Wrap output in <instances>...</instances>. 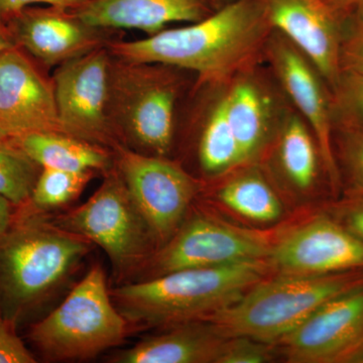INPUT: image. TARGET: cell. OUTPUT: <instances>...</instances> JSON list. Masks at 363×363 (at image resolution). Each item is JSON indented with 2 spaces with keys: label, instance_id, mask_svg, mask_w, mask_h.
Instances as JSON below:
<instances>
[{
  "label": "cell",
  "instance_id": "obj_1",
  "mask_svg": "<svg viewBox=\"0 0 363 363\" xmlns=\"http://www.w3.org/2000/svg\"><path fill=\"white\" fill-rule=\"evenodd\" d=\"M272 28L262 0H233L204 20L143 40L112 43L124 63L194 71L201 82L225 86L264 54Z\"/></svg>",
  "mask_w": 363,
  "mask_h": 363
},
{
  "label": "cell",
  "instance_id": "obj_2",
  "mask_svg": "<svg viewBox=\"0 0 363 363\" xmlns=\"http://www.w3.org/2000/svg\"><path fill=\"white\" fill-rule=\"evenodd\" d=\"M16 208L0 236V318L14 326L59 290L93 245L43 212Z\"/></svg>",
  "mask_w": 363,
  "mask_h": 363
},
{
  "label": "cell",
  "instance_id": "obj_3",
  "mask_svg": "<svg viewBox=\"0 0 363 363\" xmlns=\"http://www.w3.org/2000/svg\"><path fill=\"white\" fill-rule=\"evenodd\" d=\"M269 267L267 259H260L180 269L117 286L111 298L130 325L171 328L205 321L233 304L266 278Z\"/></svg>",
  "mask_w": 363,
  "mask_h": 363
},
{
  "label": "cell",
  "instance_id": "obj_4",
  "mask_svg": "<svg viewBox=\"0 0 363 363\" xmlns=\"http://www.w3.org/2000/svg\"><path fill=\"white\" fill-rule=\"evenodd\" d=\"M363 285V269L327 274H281L262 279L205 321L227 337L278 343L333 298Z\"/></svg>",
  "mask_w": 363,
  "mask_h": 363
},
{
  "label": "cell",
  "instance_id": "obj_5",
  "mask_svg": "<svg viewBox=\"0 0 363 363\" xmlns=\"http://www.w3.org/2000/svg\"><path fill=\"white\" fill-rule=\"evenodd\" d=\"M128 329L104 269L94 264L54 311L33 324L28 337L45 359L80 362L118 346Z\"/></svg>",
  "mask_w": 363,
  "mask_h": 363
},
{
  "label": "cell",
  "instance_id": "obj_6",
  "mask_svg": "<svg viewBox=\"0 0 363 363\" xmlns=\"http://www.w3.org/2000/svg\"><path fill=\"white\" fill-rule=\"evenodd\" d=\"M52 222L101 247L118 278H133L157 250L150 227L117 169L87 201Z\"/></svg>",
  "mask_w": 363,
  "mask_h": 363
},
{
  "label": "cell",
  "instance_id": "obj_7",
  "mask_svg": "<svg viewBox=\"0 0 363 363\" xmlns=\"http://www.w3.org/2000/svg\"><path fill=\"white\" fill-rule=\"evenodd\" d=\"M271 248L257 234L206 215H196L183 222L173 238L157 248L135 277L140 274L136 281H143L180 269L267 259Z\"/></svg>",
  "mask_w": 363,
  "mask_h": 363
},
{
  "label": "cell",
  "instance_id": "obj_8",
  "mask_svg": "<svg viewBox=\"0 0 363 363\" xmlns=\"http://www.w3.org/2000/svg\"><path fill=\"white\" fill-rule=\"evenodd\" d=\"M116 164L157 248L162 247L185 221L197 182L164 157L145 156L121 145L116 147Z\"/></svg>",
  "mask_w": 363,
  "mask_h": 363
},
{
  "label": "cell",
  "instance_id": "obj_9",
  "mask_svg": "<svg viewBox=\"0 0 363 363\" xmlns=\"http://www.w3.org/2000/svg\"><path fill=\"white\" fill-rule=\"evenodd\" d=\"M264 55L296 111L314 133L325 174L334 192H338L341 173L333 145L335 126L330 87L306 55L277 30L269 35Z\"/></svg>",
  "mask_w": 363,
  "mask_h": 363
},
{
  "label": "cell",
  "instance_id": "obj_10",
  "mask_svg": "<svg viewBox=\"0 0 363 363\" xmlns=\"http://www.w3.org/2000/svg\"><path fill=\"white\" fill-rule=\"evenodd\" d=\"M108 52L101 48L62 64L52 79L60 124L65 135L104 145L112 143L108 116Z\"/></svg>",
  "mask_w": 363,
  "mask_h": 363
},
{
  "label": "cell",
  "instance_id": "obj_11",
  "mask_svg": "<svg viewBox=\"0 0 363 363\" xmlns=\"http://www.w3.org/2000/svg\"><path fill=\"white\" fill-rule=\"evenodd\" d=\"M0 125L11 142L32 133H64L52 80L16 45L0 52Z\"/></svg>",
  "mask_w": 363,
  "mask_h": 363
},
{
  "label": "cell",
  "instance_id": "obj_12",
  "mask_svg": "<svg viewBox=\"0 0 363 363\" xmlns=\"http://www.w3.org/2000/svg\"><path fill=\"white\" fill-rule=\"evenodd\" d=\"M128 64L116 88L124 126L138 145L166 157L173 143L177 85L150 64Z\"/></svg>",
  "mask_w": 363,
  "mask_h": 363
},
{
  "label": "cell",
  "instance_id": "obj_13",
  "mask_svg": "<svg viewBox=\"0 0 363 363\" xmlns=\"http://www.w3.org/2000/svg\"><path fill=\"white\" fill-rule=\"evenodd\" d=\"M278 343L291 362L347 363L363 344V285L322 306Z\"/></svg>",
  "mask_w": 363,
  "mask_h": 363
},
{
  "label": "cell",
  "instance_id": "obj_14",
  "mask_svg": "<svg viewBox=\"0 0 363 363\" xmlns=\"http://www.w3.org/2000/svg\"><path fill=\"white\" fill-rule=\"evenodd\" d=\"M269 266L281 274H327L363 269V241L331 215L286 234L271 248Z\"/></svg>",
  "mask_w": 363,
  "mask_h": 363
},
{
  "label": "cell",
  "instance_id": "obj_15",
  "mask_svg": "<svg viewBox=\"0 0 363 363\" xmlns=\"http://www.w3.org/2000/svg\"><path fill=\"white\" fill-rule=\"evenodd\" d=\"M267 20L316 66L330 89L340 77L343 20L324 0H262Z\"/></svg>",
  "mask_w": 363,
  "mask_h": 363
},
{
  "label": "cell",
  "instance_id": "obj_16",
  "mask_svg": "<svg viewBox=\"0 0 363 363\" xmlns=\"http://www.w3.org/2000/svg\"><path fill=\"white\" fill-rule=\"evenodd\" d=\"M13 45L44 63L54 66L83 56L99 45L98 30L65 7L28 6L7 23Z\"/></svg>",
  "mask_w": 363,
  "mask_h": 363
},
{
  "label": "cell",
  "instance_id": "obj_17",
  "mask_svg": "<svg viewBox=\"0 0 363 363\" xmlns=\"http://www.w3.org/2000/svg\"><path fill=\"white\" fill-rule=\"evenodd\" d=\"M221 6L218 0H87L73 13L92 28L140 30L152 35L171 23L204 20Z\"/></svg>",
  "mask_w": 363,
  "mask_h": 363
},
{
  "label": "cell",
  "instance_id": "obj_18",
  "mask_svg": "<svg viewBox=\"0 0 363 363\" xmlns=\"http://www.w3.org/2000/svg\"><path fill=\"white\" fill-rule=\"evenodd\" d=\"M221 96L247 166L271 147L284 112L277 108L271 93L250 70L234 77Z\"/></svg>",
  "mask_w": 363,
  "mask_h": 363
},
{
  "label": "cell",
  "instance_id": "obj_19",
  "mask_svg": "<svg viewBox=\"0 0 363 363\" xmlns=\"http://www.w3.org/2000/svg\"><path fill=\"white\" fill-rule=\"evenodd\" d=\"M213 324L188 322L117 353L113 363H217L227 340Z\"/></svg>",
  "mask_w": 363,
  "mask_h": 363
},
{
  "label": "cell",
  "instance_id": "obj_20",
  "mask_svg": "<svg viewBox=\"0 0 363 363\" xmlns=\"http://www.w3.org/2000/svg\"><path fill=\"white\" fill-rule=\"evenodd\" d=\"M271 145L286 183L297 192L312 191L324 169L323 161L314 133L297 111H284Z\"/></svg>",
  "mask_w": 363,
  "mask_h": 363
},
{
  "label": "cell",
  "instance_id": "obj_21",
  "mask_svg": "<svg viewBox=\"0 0 363 363\" xmlns=\"http://www.w3.org/2000/svg\"><path fill=\"white\" fill-rule=\"evenodd\" d=\"M11 143L40 168L95 172L109 166V156L100 145L65 133H32Z\"/></svg>",
  "mask_w": 363,
  "mask_h": 363
},
{
  "label": "cell",
  "instance_id": "obj_22",
  "mask_svg": "<svg viewBox=\"0 0 363 363\" xmlns=\"http://www.w3.org/2000/svg\"><path fill=\"white\" fill-rule=\"evenodd\" d=\"M217 197L231 211L257 223H272L284 215L278 194L259 169H242L231 177Z\"/></svg>",
  "mask_w": 363,
  "mask_h": 363
},
{
  "label": "cell",
  "instance_id": "obj_23",
  "mask_svg": "<svg viewBox=\"0 0 363 363\" xmlns=\"http://www.w3.org/2000/svg\"><path fill=\"white\" fill-rule=\"evenodd\" d=\"M207 117L199 145V160L208 175L219 176L245 166L240 145L227 121L222 96Z\"/></svg>",
  "mask_w": 363,
  "mask_h": 363
},
{
  "label": "cell",
  "instance_id": "obj_24",
  "mask_svg": "<svg viewBox=\"0 0 363 363\" xmlns=\"http://www.w3.org/2000/svg\"><path fill=\"white\" fill-rule=\"evenodd\" d=\"M93 174V171L71 172L42 168L30 200L25 205L43 213L65 206L77 199L92 180Z\"/></svg>",
  "mask_w": 363,
  "mask_h": 363
},
{
  "label": "cell",
  "instance_id": "obj_25",
  "mask_svg": "<svg viewBox=\"0 0 363 363\" xmlns=\"http://www.w3.org/2000/svg\"><path fill=\"white\" fill-rule=\"evenodd\" d=\"M39 167L20 150L0 147V196L14 207L25 205L40 175Z\"/></svg>",
  "mask_w": 363,
  "mask_h": 363
},
{
  "label": "cell",
  "instance_id": "obj_26",
  "mask_svg": "<svg viewBox=\"0 0 363 363\" xmlns=\"http://www.w3.org/2000/svg\"><path fill=\"white\" fill-rule=\"evenodd\" d=\"M331 93L335 128L363 130V74L341 72Z\"/></svg>",
  "mask_w": 363,
  "mask_h": 363
},
{
  "label": "cell",
  "instance_id": "obj_27",
  "mask_svg": "<svg viewBox=\"0 0 363 363\" xmlns=\"http://www.w3.org/2000/svg\"><path fill=\"white\" fill-rule=\"evenodd\" d=\"M340 70L363 74V4L343 20Z\"/></svg>",
  "mask_w": 363,
  "mask_h": 363
},
{
  "label": "cell",
  "instance_id": "obj_28",
  "mask_svg": "<svg viewBox=\"0 0 363 363\" xmlns=\"http://www.w3.org/2000/svg\"><path fill=\"white\" fill-rule=\"evenodd\" d=\"M338 130V152L344 171L352 190L363 195V130L335 128Z\"/></svg>",
  "mask_w": 363,
  "mask_h": 363
},
{
  "label": "cell",
  "instance_id": "obj_29",
  "mask_svg": "<svg viewBox=\"0 0 363 363\" xmlns=\"http://www.w3.org/2000/svg\"><path fill=\"white\" fill-rule=\"evenodd\" d=\"M272 344L248 337H228L217 363H264L272 362Z\"/></svg>",
  "mask_w": 363,
  "mask_h": 363
},
{
  "label": "cell",
  "instance_id": "obj_30",
  "mask_svg": "<svg viewBox=\"0 0 363 363\" xmlns=\"http://www.w3.org/2000/svg\"><path fill=\"white\" fill-rule=\"evenodd\" d=\"M339 223L363 241V195L350 191L332 206L330 213Z\"/></svg>",
  "mask_w": 363,
  "mask_h": 363
},
{
  "label": "cell",
  "instance_id": "obj_31",
  "mask_svg": "<svg viewBox=\"0 0 363 363\" xmlns=\"http://www.w3.org/2000/svg\"><path fill=\"white\" fill-rule=\"evenodd\" d=\"M33 353L16 333V326L0 321V363H35Z\"/></svg>",
  "mask_w": 363,
  "mask_h": 363
},
{
  "label": "cell",
  "instance_id": "obj_32",
  "mask_svg": "<svg viewBox=\"0 0 363 363\" xmlns=\"http://www.w3.org/2000/svg\"><path fill=\"white\" fill-rule=\"evenodd\" d=\"M86 1L87 0H0V21L6 26L23 9L35 4L65 7L73 11Z\"/></svg>",
  "mask_w": 363,
  "mask_h": 363
},
{
  "label": "cell",
  "instance_id": "obj_33",
  "mask_svg": "<svg viewBox=\"0 0 363 363\" xmlns=\"http://www.w3.org/2000/svg\"><path fill=\"white\" fill-rule=\"evenodd\" d=\"M332 11H334L341 20L350 16L357 6L363 4V0H324Z\"/></svg>",
  "mask_w": 363,
  "mask_h": 363
},
{
  "label": "cell",
  "instance_id": "obj_34",
  "mask_svg": "<svg viewBox=\"0 0 363 363\" xmlns=\"http://www.w3.org/2000/svg\"><path fill=\"white\" fill-rule=\"evenodd\" d=\"M13 205L6 198L0 196V236L2 235L13 222L14 212Z\"/></svg>",
  "mask_w": 363,
  "mask_h": 363
},
{
  "label": "cell",
  "instance_id": "obj_35",
  "mask_svg": "<svg viewBox=\"0 0 363 363\" xmlns=\"http://www.w3.org/2000/svg\"><path fill=\"white\" fill-rule=\"evenodd\" d=\"M11 39H9V32H7L6 26L0 21V52L7 49V48L13 45Z\"/></svg>",
  "mask_w": 363,
  "mask_h": 363
},
{
  "label": "cell",
  "instance_id": "obj_36",
  "mask_svg": "<svg viewBox=\"0 0 363 363\" xmlns=\"http://www.w3.org/2000/svg\"><path fill=\"white\" fill-rule=\"evenodd\" d=\"M347 363H363V344L351 355Z\"/></svg>",
  "mask_w": 363,
  "mask_h": 363
},
{
  "label": "cell",
  "instance_id": "obj_37",
  "mask_svg": "<svg viewBox=\"0 0 363 363\" xmlns=\"http://www.w3.org/2000/svg\"><path fill=\"white\" fill-rule=\"evenodd\" d=\"M0 147H13V145H11V138L6 135L1 125H0Z\"/></svg>",
  "mask_w": 363,
  "mask_h": 363
},
{
  "label": "cell",
  "instance_id": "obj_38",
  "mask_svg": "<svg viewBox=\"0 0 363 363\" xmlns=\"http://www.w3.org/2000/svg\"><path fill=\"white\" fill-rule=\"evenodd\" d=\"M219 4H221V6H224V4H227V2L233 1V0H218Z\"/></svg>",
  "mask_w": 363,
  "mask_h": 363
},
{
  "label": "cell",
  "instance_id": "obj_39",
  "mask_svg": "<svg viewBox=\"0 0 363 363\" xmlns=\"http://www.w3.org/2000/svg\"><path fill=\"white\" fill-rule=\"evenodd\" d=\"M0 321H1V318H0Z\"/></svg>",
  "mask_w": 363,
  "mask_h": 363
}]
</instances>
